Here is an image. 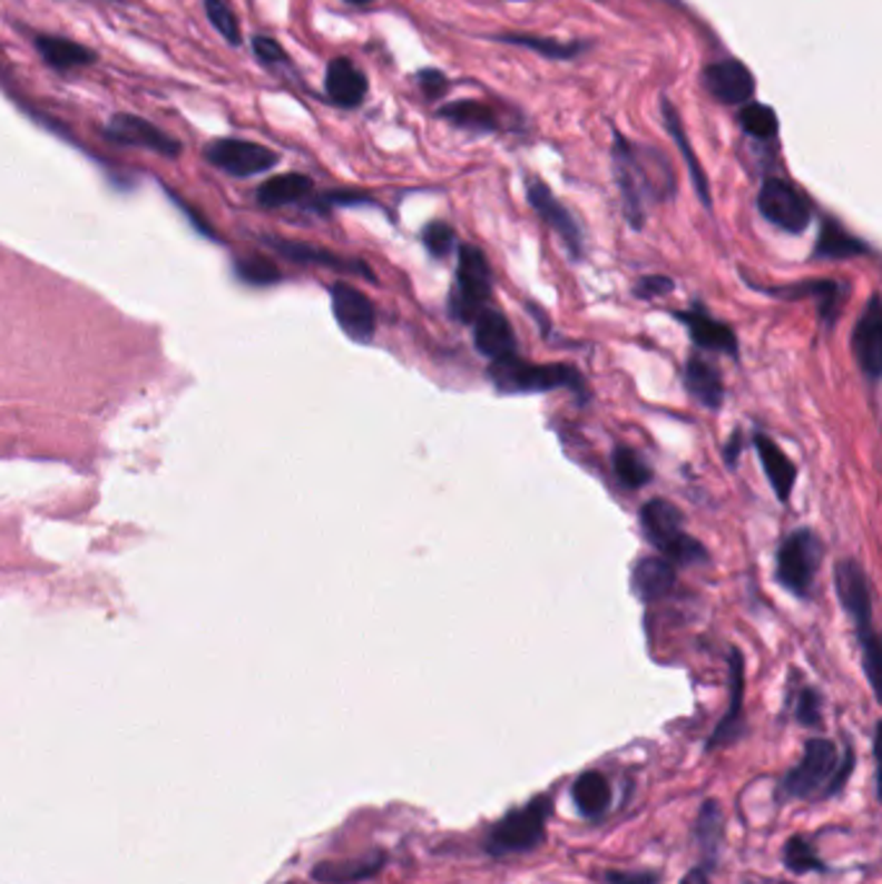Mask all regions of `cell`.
Wrapping results in <instances>:
<instances>
[{"label":"cell","mask_w":882,"mask_h":884,"mask_svg":"<svg viewBox=\"0 0 882 884\" xmlns=\"http://www.w3.org/2000/svg\"><path fill=\"white\" fill-rule=\"evenodd\" d=\"M614 176L619 184L627 223L641 230L649 203H665L676 195V174L657 148L637 146L614 130Z\"/></svg>","instance_id":"6da1fadb"},{"label":"cell","mask_w":882,"mask_h":884,"mask_svg":"<svg viewBox=\"0 0 882 884\" xmlns=\"http://www.w3.org/2000/svg\"><path fill=\"white\" fill-rule=\"evenodd\" d=\"M852 745H839L829 737H810L802 747V758L780 778L776 802H829L846 789L854 774Z\"/></svg>","instance_id":"7a4b0ae2"},{"label":"cell","mask_w":882,"mask_h":884,"mask_svg":"<svg viewBox=\"0 0 882 884\" xmlns=\"http://www.w3.org/2000/svg\"><path fill=\"white\" fill-rule=\"evenodd\" d=\"M555 815V792L536 794L523 807L508 809L481 835V851L492 858L536 851L547 841V825Z\"/></svg>","instance_id":"3957f363"},{"label":"cell","mask_w":882,"mask_h":884,"mask_svg":"<svg viewBox=\"0 0 882 884\" xmlns=\"http://www.w3.org/2000/svg\"><path fill=\"white\" fill-rule=\"evenodd\" d=\"M833 585H836V598L846 616L852 618L856 639L862 649V667L868 675L872 690L878 694V670H880V641L872 626V590L870 577L856 559H844L833 567Z\"/></svg>","instance_id":"277c9868"},{"label":"cell","mask_w":882,"mask_h":884,"mask_svg":"<svg viewBox=\"0 0 882 884\" xmlns=\"http://www.w3.org/2000/svg\"><path fill=\"white\" fill-rule=\"evenodd\" d=\"M489 381L500 393H547L569 389L585 399V381L572 365H536L526 363L512 352L489 365Z\"/></svg>","instance_id":"5b68a950"},{"label":"cell","mask_w":882,"mask_h":884,"mask_svg":"<svg viewBox=\"0 0 882 884\" xmlns=\"http://www.w3.org/2000/svg\"><path fill=\"white\" fill-rule=\"evenodd\" d=\"M492 297V269L484 252L479 246L463 244L459 248V269H455V287L448 297V313L461 324H471Z\"/></svg>","instance_id":"8992f818"},{"label":"cell","mask_w":882,"mask_h":884,"mask_svg":"<svg viewBox=\"0 0 882 884\" xmlns=\"http://www.w3.org/2000/svg\"><path fill=\"white\" fill-rule=\"evenodd\" d=\"M823 561V543L813 530L802 528L784 538L776 551V580L795 598H810L815 585L817 567Z\"/></svg>","instance_id":"52a82bcc"},{"label":"cell","mask_w":882,"mask_h":884,"mask_svg":"<svg viewBox=\"0 0 882 884\" xmlns=\"http://www.w3.org/2000/svg\"><path fill=\"white\" fill-rule=\"evenodd\" d=\"M756 205L768 223L784 233H792V236L807 230L810 220H813V205H810L805 191H800L795 184L780 179V176L764 179Z\"/></svg>","instance_id":"ba28073f"},{"label":"cell","mask_w":882,"mask_h":884,"mask_svg":"<svg viewBox=\"0 0 882 884\" xmlns=\"http://www.w3.org/2000/svg\"><path fill=\"white\" fill-rule=\"evenodd\" d=\"M526 195L528 205L539 213V218L549 225L551 230L561 238V244L567 246V252L572 259H582L585 256V238L580 223L575 220V215L559 203V197L551 191L539 176H528L526 179Z\"/></svg>","instance_id":"9c48e42d"},{"label":"cell","mask_w":882,"mask_h":884,"mask_svg":"<svg viewBox=\"0 0 882 884\" xmlns=\"http://www.w3.org/2000/svg\"><path fill=\"white\" fill-rule=\"evenodd\" d=\"M207 164L220 168L231 176L246 179V176H256L270 171L277 164V153L259 146V143L241 140V138H220L210 143L205 148Z\"/></svg>","instance_id":"30bf717a"},{"label":"cell","mask_w":882,"mask_h":884,"mask_svg":"<svg viewBox=\"0 0 882 884\" xmlns=\"http://www.w3.org/2000/svg\"><path fill=\"white\" fill-rule=\"evenodd\" d=\"M332 311H334L336 324H340L342 332L347 334L352 342H357V344L373 342L379 318H375V308H373V303L365 297V293H360L357 287H352L347 283H334L332 285Z\"/></svg>","instance_id":"8fae6325"},{"label":"cell","mask_w":882,"mask_h":884,"mask_svg":"<svg viewBox=\"0 0 882 884\" xmlns=\"http://www.w3.org/2000/svg\"><path fill=\"white\" fill-rule=\"evenodd\" d=\"M104 135H107V140L117 143V146L146 148L166 158H176L182 153L179 140L171 138V135L160 130L154 122H148V119L138 115H125V111L109 119L107 127H104Z\"/></svg>","instance_id":"7c38bea8"},{"label":"cell","mask_w":882,"mask_h":884,"mask_svg":"<svg viewBox=\"0 0 882 884\" xmlns=\"http://www.w3.org/2000/svg\"><path fill=\"white\" fill-rule=\"evenodd\" d=\"M852 347L862 375L868 377L870 385H878L882 375V308L878 293L870 295L860 321H856Z\"/></svg>","instance_id":"4fadbf2b"},{"label":"cell","mask_w":882,"mask_h":884,"mask_svg":"<svg viewBox=\"0 0 882 884\" xmlns=\"http://www.w3.org/2000/svg\"><path fill=\"white\" fill-rule=\"evenodd\" d=\"M745 662L741 649H729V706L725 717L717 721L707 737L704 750H719V747L735 745L745 735Z\"/></svg>","instance_id":"5bb4252c"},{"label":"cell","mask_w":882,"mask_h":884,"mask_svg":"<svg viewBox=\"0 0 882 884\" xmlns=\"http://www.w3.org/2000/svg\"><path fill=\"white\" fill-rule=\"evenodd\" d=\"M673 316H676L678 324L686 326L688 336H692V342L699 350L719 352V355H727L733 360L741 357V344H737V336L733 328H729L727 324H722V321H717V318H712L709 313L702 308V305H694V308H688V311H678V313H673Z\"/></svg>","instance_id":"9a60e30c"},{"label":"cell","mask_w":882,"mask_h":884,"mask_svg":"<svg viewBox=\"0 0 882 884\" xmlns=\"http://www.w3.org/2000/svg\"><path fill=\"white\" fill-rule=\"evenodd\" d=\"M704 84L722 104H748L756 94V80L741 60H719L704 70Z\"/></svg>","instance_id":"2e32d148"},{"label":"cell","mask_w":882,"mask_h":884,"mask_svg":"<svg viewBox=\"0 0 882 884\" xmlns=\"http://www.w3.org/2000/svg\"><path fill=\"white\" fill-rule=\"evenodd\" d=\"M569 797L577 815L590 823H600L614 807V786L600 770H582L569 786Z\"/></svg>","instance_id":"e0dca14e"},{"label":"cell","mask_w":882,"mask_h":884,"mask_svg":"<svg viewBox=\"0 0 882 884\" xmlns=\"http://www.w3.org/2000/svg\"><path fill=\"white\" fill-rule=\"evenodd\" d=\"M389 856L381 848L367 851L363 856L342 858V862H321L314 866L311 877L321 884H360L386 870Z\"/></svg>","instance_id":"ac0fdd59"},{"label":"cell","mask_w":882,"mask_h":884,"mask_svg":"<svg viewBox=\"0 0 882 884\" xmlns=\"http://www.w3.org/2000/svg\"><path fill=\"white\" fill-rule=\"evenodd\" d=\"M324 88L329 101L336 104V107L355 109L363 104L367 94V78L350 58H334L326 66Z\"/></svg>","instance_id":"d6986e66"},{"label":"cell","mask_w":882,"mask_h":884,"mask_svg":"<svg viewBox=\"0 0 882 884\" xmlns=\"http://www.w3.org/2000/svg\"><path fill=\"white\" fill-rule=\"evenodd\" d=\"M694 841L699 846V864L704 872L712 874L719 864L722 841H725V817L717 799H704L694 819Z\"/></svg>","instance_id":"ffe728a7"},{"label":"cell","mask_w":882,"mask_h":884,"mask_svg":"<svg viewBox=\"0 0 882 884\" xmlns=\"http://www.w3.org/2000/svg\"><path fill=\"white\" fill-rule=\"evenodd\" d=\"M471 326H474V347L479 350V355L492 360V363L518 352L516 332H512L510 321L500 311L484 308L471 321Z\"/></svg>","instance_id":"44dd1931"},{"label":"cell","mask_w":882,"mask_h":884,"mask_svg":"<svg viewBox=\"0 0 882 884\" xmlns=\"http://www.w3.org/2000/svg\"><path fill=\"white\" fill-rule=\"evenodd\" d=\"M639 522H641V533H645L647 541L660 553L668 549L680 533H686L684 512H680L673 502L663 500V497L649 500L645 508L639 510Z\"/></svg>","instance_id":"7402d4cb"},{"label":"cell","mask_w":882,"mask_h":884,"mask_svg":"<svg viewBox=\"0 0 882 884\" xmlns=\"http://www.w3.org/2000/svg\"><path fill=\"white\" fill-rule=\"evenodd\" d=\"M753 448H756L761 465H764V473L768 484L774 489L776 500L790 502L792 489H795L797 481V465L792 463V458L784 453L772 438L764 435V432H756V435H753Z\"/></svg>","instance_id":"603a6c76"},{"label":"cell","mask_w":882,"mask_h":884,"mask_svg":"<svg viewBox=\"0 0 882 884\" xmlns=\"http://www.w3.org/2000/svg\"><path fill=\"white\" fill-rule=\"evenodd\" d=\"M676 567L663 557H645L639 559L635 569H631V592L639 600L655 602L668 598L676 590Z\"/></svg>","instance_id":"cb8c5ba5"},{"label":"cell","mask_w":882,"mask_h":884,"mask_svg":"<svg viewBox=\"0 0 882 884\" xmlns=\"http://www.w3.org/2000/svg\"><path fill=\"white\" fill-rule=\"evenodd\" d=\"M35 47H37L39 58L45 60V66H50L52 70H60V73L94 66L96 62V52L91 50V47L74 42V39H66V37L39 35L35 39Z\"/></svg>","instance_id":"d4e9b609"},{"label":"cell","mask_w":882,"mask_h":884,"mask_svg":"<svg viewBox=\"0 0 882 884\" xmlns=\"http://www.w3.org/2000/svg\"><path fill=\"white\" fill-rule=\"evenodd\" d=\"M686 391L696 404L717 412L725 401V383H722L719 370L699 355H694L686 363Z\"/></svg>","instance_id":"484cf974"},{"label":"cell","mask_w":882,"mask_h":884,"mask_svg":"<svg viewBox=\"0 0 882 884\" xmlns=\"http://www.w3.org/2000/svg\"><path fill=\"white\" fill-rule=\"evenodd\" d=\"M872 254V248L852 236L844 225L833 218H823L821 233H817L813 259H854V256Z\"/></svg>","instance_id":"4316f807"},{"label":"cell","mask_w":882,"mask_h":884,"mask_svg":"<svg viewBox=\"0 0 882 884\" xmlns=\"http://www.w3.org/2000/svg\"><path fill=\"white\" fill-rule=\"evenodd\" d=\"M660 111H663V119H665V130H668V135L673 138V143H676L678 150H680V156H684V160H686V168H688V174H692V181H694L696 195H699V199H702V205H704V207H712L707 174H704V168H702V164H699V158H696V153L692 150V143H688V138H686L684 125H680L678 109L673 107V104H670L668 99H663Z\"/></svg>","instance_id":"83f0119b"},{"label":"cell","mask_w":882,"mask_h":884,"mask_svg":"<svg viewBox=\"0 0 882 884\" xmlns=\"http://www.w3.org/2000/svg\"><path fill=\"white\" fill-rule=\"evenodd\" d=\"M270 246L277 248L280 254L287 256V259H295V262H303V264H318V267L340 269V272H357V275L373 279V272H371V267H367V264L357 262V259H342L340 254L326 252V248L308 246V244H295V240H270Z\"/></svg>","instance_id":"f1b7e54d"},{"label":"cell","mask_w":882,"mask_h":884,"mask_svg":"<svg viewBox=\"0 0 882 884\" xmlns=\"http://www.w3.org/2000/svg\"><path fill=\"white\" fill-rule=\"evenodd\" d=\"M756 291L776 297H790V301L813 297V301H817V308H821V316L829 321V324L836 318V313L841 308V285L833 283V279H813V283L780 285V287H756Z\"/></svg>","instance_id":"f546056e"},{"label":"cell","mask_w":882,"mask_h":884,"mask_svg":"<svg viewBox=\"0 0 882 884\" xmlns=\"http://www.w3.org/2000/svg\"><path fill=\"white\" fill-rule=\"evenodd\" d=\"M311 191H314V181L306 174H280L256 189V199L264 207H285L306 199Z\"/></svg>","instance_id":"4dcf8cb0"},{"label":"cell","mask_w":882,"mask_h":884,"mask_svg":"<svg viewBox=\"0 0 882 884\" xmlns=\"http://www.w3.org/2000/svg\"><path fill=\"white\" fill-rule=\"evenodd\" d=\"M440 117L448 119V122L461 127V130L469 132H494L497 130V115L494 109L484 101H453L448 107L440 109Z\"/></svg>","instance_id":"1f68e13d"},{"label":"cell","mask_w":882,"mask_h":884,"mask_svg":"<svg viewBox=\"0 0 882 884\" xmlns=\"http://www.w3.org/2000/svg\"><path fill=\"white\" fill-rule=\"evenodd\" d=\"M782 864L784 870L797 874V877H805V874H831L833 870L829 866L825 858H821L813 843H810L805 835H792L784 843L782 848Z\"/></svg>","instance_id":"d6a6232c"},{"label":"cell","mask_w":882,"mask_h":884,"mask_svg":"<svg viewBox=\"0 0 882 884\" xmlns=\"http://www.w3.org/2000/svg\"><path fill=\"white\" fill-rule=\"evenodd\" d=\"M611 469L616 481H619L624 489H641L653 481V469L641 461L637 450H631L627 445H619L614 450Z\"/></svg>","instance_id":"836d02e7"},{"label":"cell","mask_w":882,"mask_h":884,"mask_svg":"<svg viewBox=\"0 0 882 884\" xmlns=\"http://www.w3.org/2000/svg\"><path fill=\"white\" fill-rule=\"evenodd\" d=\"M494 39H497V42H504V45L526 47V50L539 52L541 58H549V60H572L580 52L588 50V45L557 42V39L533 37V35H500V37H494Z\"/></svg>","instance_id":"e575fe53"},{"label":"cell","mask_w":882,"mask_h":884,"mask_svg":"<svg viewBox=\"0 0 882 884\" xmlns=\"http://www.w3.org/2000/svg\"><path fill=\"white\" fill-rule=\"evenodd\" d=\"M737 122H741L743 130L756 140H774L776 132H780V119H776L774 109L758 101L743 104V111L741 117H737Z\"/></svg>","instance_id":"d590c367"},{"label":"cell","mask_w":882,"mask_h":884,"mask_svg":"<svg viewBox=\"0 0 882 884\" xmlns=\"http://www.w3.org/2000/svg\"><path fill=\"white\" fill-rule=\"evenodd\" d=\"M207 21L228 45H241V23L228 0H205Z\"/></svg>","instance_id":"8d00e7d4"},{"label":"cell","mask_w":882,"mask_h":884,"mask_svg":"<svg viewBox=\"0 0 882 884\" xmlns=\"http://www.w3.org/2000/svg\"><path fill=\"white\" fill-rule=\"evenodd\" d=\"M795 719L807 729L823 727V698L813 686H802L795 696Z\"/></svg>","instance_id":"74e56055"},{"label":"cell","mask_w":882,"mask_h":884,"mask_svg":"<svg viewBox=\"0 0 882 884\" xmlns=\"http://www.w3.org/2000/svg\"><path fill=\"white\" fill-rule=\"evenodd\" d=\"M238 277L248 285H272L280 279V272L272 262L262 259V256H246L236 264Z\"/></svg>","instance_id":"f35d334b"},{"label":"cell","mask_w":882,"mask_h":884,"mask_svg":"<svg viewBox=\"0 0 882 884\" xmlns=\"http://www.w3.org/2000/svg\"><path fill=\"white\" fill-rule=\"evenodd\" d=\"M422 244L435 259H445L455 248V230L448 223L435 220L422 230Z\"/></svg>","instance_id":"ab89813d"},{"label":"cell","mask_w":882,"mask_h":884,"mask_svg":"<svg viewBox=\"0 0 882 884\" xmlns=\"http://www.w3.org/2000/svg\"><path fill=\"white\" fill-rule=\"evenodd\" d=\"M252 47H254V55L259 58L262 66H267V68L287 66V55H285L283 47H280L277 39L259 35V37L252 39Z\"/></svg>","instance_id":"60d3db41"},{"label":"cell","mask_w":882,"mask_h":884,"mask_svg":"<svg viewBox=\"0 0 882 884\" xmlns=\"http://www.w3.org/2000/svg\"><path fill=\"white\" fill-rule=\"evenodd\" d=\"M673 291H676V283L665 275H645L635 285V295L639 301H653V297H663Z\"/></svg>","instance_id":"b9f144b4"},{"label":"cell","mask_w":882,"mask_h":884,"mask_svg":"<svg viewBox=\"0 0 882 884\" xmlns=\"http://www.w3.org/2000/svg\"><path fill=\"white\" fill-rule=\"evenodd\" d=\"M606 884H660L663 874L653 870H608L604 874Z\"/></svg>","instance_id":"7bdbcfd3"},{"label":"cell","mask_w":882,"mask_h":884,"mask_svg":"<svg viewBox=\"0 0 882 884\" xmlns=\"http://www.w3.org/2000/svg\"><path fill=\"white\" fill-rule=\"evenodd\" d=\"M420 88H422V94L428 96L430 101H438V99H443L445 96V91H448V78L440 73V70H435V68H428V70H420Z\"/></svg>","instance_id":"ee69618b"},{"label":"cell","mask_w":882,"mask_h":884,"mask_svg":"<svg viewBox=\"0 0 882 884\" xmlns=\"http://www.w3.org/2000/svg\"><path fill=\"white\" fill-rule=\"evenodd\" d=\"M741 450H743V438H741V432H733V438H729L727 448H725V463L729 465V469H735L737 455H741Z\"/></svg>","instance_id":"f6af8a7d"},{"label":"cell","mask_w":882,"mask_h":884,"mask_svg":"<svg viewBox=\"0 0 882 884\" xmlns=\"http://www.w3.org/2000/svg\"><path fill=\"white\" fill-rule=\"evenodd\" d=\"M709 877H712V874L704 872L702 866H694V870L688 872L684 880H680V884H709Z\"/></svg>","instance_id":"bcb514c9"},{"label":"cell","mask_w":882,"mask_h":884,"mask_svg":"<svg viewBox=\"0 0 882 884\" xmlns=\"http://www.w3.org/2000/svg\"><path fill=\"white\" fill-rule=\"evenodd\" d=\"M743 884H795L787 880H776V877H745Z\"/></svg>","instance_id":"7dc6e473"},{"label":"cell","mask_w":882,"mask_h":884,"mask_svg":"<svg viewBox=\"0 0 882 884\" xmlns=\"http://www.w3.org/2000/svg\"><path fill=\"white\" fill-rule=\"evenodd\" d=\"M344 3H350V6H367V3H373V0H344Z\"/></svg>","instance_id":"c3c4849f"}]
</instances>
